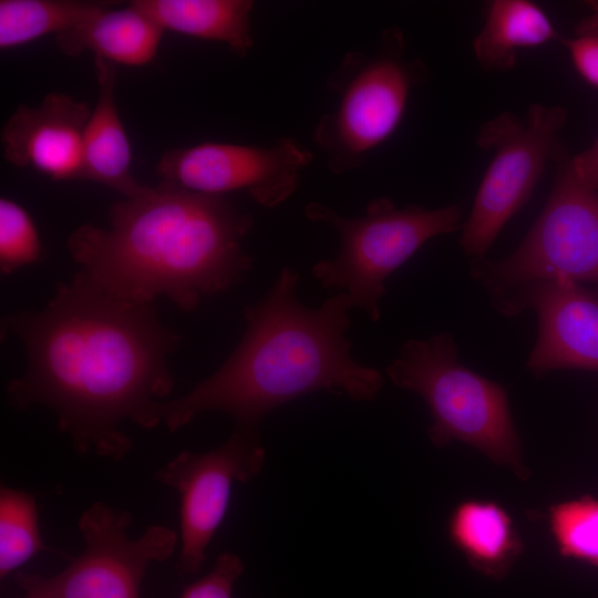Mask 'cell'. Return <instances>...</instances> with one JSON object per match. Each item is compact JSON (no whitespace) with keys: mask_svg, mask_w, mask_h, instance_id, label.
Masks as SVG:
<instances>
[{"mask_svg":"<svg viewBox=\"0 0 598 598\" xmlns=\"http://www.w3.org/2000/svg\"><path fill=\"white\" fill-rule=\"evenodd\" d=\"M567 163L575 177L598 188V138L590 147L574 156Z\"/></svg>","mask_w":598,"mask_h":598,"instance_id":"d4e9b609","label":"cell"},{"mask_svg":"<svg viewBox=\"0 0 598 598\" xmlns=\"http://www.w3.org/2000/svg\"><path fill=\"white\" fill-rule=\"evenodd\" d=\"M41 551L61 554L48 547L41 537L38 507L33 496L24 491L0 488V578Z\"/></svg>","mask_w":598,"mask_h":598,"instance_id":"ffe728a7","label":"cell"},{"mask_svg":"<svg viewBox=\"0 0 598 598\" xmlns=\"http://www.w3.org/2000/svg\"><path fill=\"white\" fill-rule=\"evenodd\" d=\"M3 327L28 354L24 374L7 385L9 404L49 408L76 453L118 461L132 446L124 422L162 423L159 403L174 388L167 358L181 336L152 305L107 292L79 271L45 308L12 313Z\"/></svg>","mask_w":598,"mask_h":598,"instance_id":"6da1fadb","label":"cell"},{"mask_svg":"<svg viewBox=\"0 0 598 598\" xmlns=\"http://www.w3.org/2000/svg\"><path fill=\"white\" fill-rule=\"evenodd\" d=\"M298 281L297 270L282 268L268 293L244 308L245 334L225 363L187 394L159 403L169 431L206 411L225 412L235 427L258 431L276 408L321 390L355 401L378 395L382 374L351 355L349 296L306 307L297 298Z\"/></svg>","mask_w":598,"mask_h":598,"instance_id":"7a4b0ae2","label":"cell"},{"mask_svg":"<svg viewBox=\"0 0 598 598\" xmlns=\"http://www.w3.org/2000/svg\"><path fill=\"white\" fill-rule=\"evenodd\" d=\"M265 460L258 431L235 427L223 445L206 452L183 451L155 473L158 482L179 495V575L200 571L226 515L233 485L256 477Z\"/></svg>","mask_w":598,"mask_h":598,"instance_id":"30bf717a","label":"cell"},{"mask_svg":"<svg viewBox=\"0 0 598 598\" xmlns=\"http://www.w3.org/2000/svg\"><path fill=\"white\" fill-rule=\"evenodd\" d=\"M24 598H31V597H27V596H25Z\"/></svg>","mask_w":598,"mask_h":598,"instance_id":"4316f807","label":"cell"},{"mask_svg":"<svg viewBox=\"0 0 598 598\" xmlns=\"http://www.w3.org/2000/svg\"><path fill=\"white\" fill-rule=\"evenodd\" d=\"M92 114L89 103L62 92L40 105L20 104L1 130L3 157L53 181L84 179L83 141Z\"/></svg>","mask_w":598,"mask_h":598,"instance_id":"4fadbf2b","label":"cell"},{"mask_svg":"<svg viewBox=\"0 0 598 598\" xmlns=\"http://www.w3.org/2000/svg\"><path fill=\"white\" fill-rule=\"evenodd\" d=\"M109 221L81 225L66 246L81 272L126 300L152 305L165 296L190 311L251 268L243 239L252 217L225 196L159 183L114 204Z\"/></svg>","mask_w":598,"mask_h":598,"instance_id":"3957f363","label":"cell"},{"mask_svg":"<svg viewBox=\"0 0 598 598\" xmlns=\"http://www.w3.org/2000/svg\"><path fill=\"white\" fill-rule=\"evenodd\" d=\"M592 10H598V2H591Z\"/></svg>","mask_w":598,"mask_h":598,"instance_id":"484cf974","label":"cell"},{"mask_svg":"<svg viewBox=\"0 0 598 598\" xmlns=\"http://www.w3.org/2000/svg\"><path fill=\"white\" fill-rule=\"evenodd\" d=\"M385 371L396 386L426 403L432 415L427 434L434 445L460 441L520 478L529 475L506 390L463 365L450 333L408 340Z\"/></svg>","mask_w":598,"mask_h":598,"instance_id":"277c9868","label":"cell"},{"mask_svg":"<svg viewBox=\"0 0 598 598\" xmlns=\"http://www.w3.org/2000/svg\"><path fill=\"white\" fill-rule=\"evenodd\" d=\"M94 69L99 95L84 133V179L131 198L146 186L132 175L131 144L115 104L116 69L97 56H94Z\"/></svg>","mask_w":598,"mask_h":598,"instance_id":"5bb4252c","label":"cell"},{"mask_svg":"<svg viewBox=\"0 0 598 598\" xmlns=\"http://www.w3.org/2000/svg\"><path fill=\"white\" fill-rule=\"evenodd\" d=\"M312 157L291 137L270 146L206 142L165 152L156 171L161 183L214 196L245 190L270 208L292 195Z\"/></svg>","mask_w":598,"mask_h":598,"instance_id":"8fae6325","label":"cell"},{"mask_svg":"<svg viewBox=\"0 0 598 598\" xmlns=\"http://www.w3.org/2000/svg\"><path fill=\"white\" fill-rule=\"evenodd\" d=\"M548 526L561 556L598 567V499L582 496L549 508Z\"/></svg>","mask_w":598,"mask_h":598,"instance_id":"44dd1931","label":"cell"},{"mask_svg":"<svg viewBox=\"0 0 598 598\" xmlns=\"http://www.w3.org/2000/svg\"><path fill=\"white\" fill-rule=\"evenodd\" d=\"M566 118L567 110L560 105L533 103L525 120L505 111L481 126L478 147L495 153L462 228L460 245L465 255L484 257L507 220L528 200Z\"/></svg>","mask_w":598,"mask_h":598,"instance_id":"ba28073f","label":"cell"},{"mask_svg":"<svg viewBox=\"0 0 598 598\" xmlns=\"http://www.w3.org/2000/svg\"><path fill=\"white\" fill-rule=\"evenodd\" d=\"M164 29L131 4L110 8L55 35L58 49L76 58L84 52L111 63L148 64L156 55Z\"/></svg>","mask_w":598,"mask_h":598,"instance_id":"9a60e30c","label":"cell"},{"mask_svg":"<svg viewBox=\"0 0 598 598\" xmlns=\"http://www.w3.org/2000/svg\"><path fill=\"white\" fill-rule=\"evenodd\" d=\"M128 4L164 31L221 42L243 58L254 45L250 0H133Z\"/></svg>","mask_w":598,"mask_h":598,"instance_id":"e0dca14e","label":"cell"},{"mask_svg":"<svg viewBox=\"0 0 598 598\" xmlns=\"http://www.w3.org/2000/svg\"><path fill=\"white\" fill-rule=\"evenodd\" d=\"M561 42L577 72L598 89V10L579 21L574 35Z\"/></svg>","mask_w":598,"mask_h":598,"instance_id":"cb8c5ba5","label":"cell"},{"mask_svg":"<svg viewBox=\"0 0 598 598\" xmlns=\"http://www.w3.org/2000/svg\"><path fill=\"white\" fill-rule=\"evenodd\" d=\"M559 39L543 9L528 0H495L473 41L478 64L487 71L512 70L517 51Z\"/></svg>","mask_w":598,"mask_h":598,"instance_id":"ac0fdd59","label":"cell"},{"mask_svg":"<svg viewBox=\"0 0 598 598\" xmlns=\"http://www.w3.org/2000/svg\"><path fill=\"white\" fill-rule=\"evenodd\" d=\"M447 532L471 567L493 579L504 578L523 550L511 515L495 502L458 503L451 513Z\"/></svg>","mask_w":598,"mask_h":598,"instance_id":"2e32d148","label":"cell"},{"mask_svg":"<svg viewBox=\"0 0 598 598\" xmlns=\"http://www.w3.org/2000/svg\"><path fill=\"white\" fill-rule=\"evenodd\" d=\"M470 272L492 302L555 278L594 283L598 293V188L575 177L566 161L522 244L498 260L472 258Z\"/></svg>","mask_w":598,"mask_h":598,"instance_id":"52a82bcc","label":"cell"},{"mask_svg":"<svg viewBox=\"0 0 598 598\" xmlns=\"http://www.w3.org/2000/svg\"><path fill=\"white\" fill-rule=\"evenodd\" d=\"M309 220L323 223L339 235L336 257L318 261L312 275L324 288L343 290L354 307L378 321L384 281L427 240L458 228L462 209L448 205L427 209L416 205L399 208L388 197L371 200L359 217H346L319 203L305 208Z\"/></svg>","mask_w":598,"mask_h":598,"instance_id":"8992f818","label":"cell"},{"mask_svg":"<svg viewBox=\"0 0 598 598\" xmlns=\"http://www.w3.org/2000/svg\"><path fill=\"white\" fill-rule=\"evenodd\" d=\"M243 571L241 558L234 553L224 551L205 576L183 590L181 598H233L234 587Z\"/></svg>","mask_w":598,"mask_h":598,"instance_id":"603a6c76","label":"cell"},{"mask_svg":"<svg viewBox=\"0 0 598 598\" xmlns=\"http://www.w3.org/2000/svg\"><path fill=\"white\" fill-rule=\"evenodd\" d=\"M116 4L86 0H0V49L17 48L50 33L58 35Z\"/></svg>","mask_w":598,"mask_h":598,"instance_id":"d6986e66","label":"cell"},{"mask_svg":"<svg viewBox=\"0 0 598 598\" xmlns=\"http://www.w3.org/2000/svg\"><path fill=\"white\" fill-rule=\"evenodd\" d=\"M42 246L28 212L14 200L0 199V270L9 275L39 260Z\"/></svg>","mask_w":598,"mask_h":598,"instance_id":"7402d4cb","label":"cell"},{"mask_svg":"<svg viewBox=\"0 0 598 598\" xmlns=\"http://www.w3.org/2000/svg\"><path fill=\"white\" fill-rule=\"evenodd\" d=\"M404 49L401 30L391 27L372 52L349 51L329 75L336 104L320 117L312 140L333 174L364 165L396 130L411 91L425 81L424 63L406 59Z\"/></svg>","mask_w":598,"mask_h":598,"instance_id":"5b68a950","label":"cell"},{"mask_svg":"<svg viewBox=\"0 0 598 598\" xmlns=\"http://www.w3.org/2000/svg\"><path fill=\"white\" fill-rule=\"evenodd\" d=\"M130 523L128 512L92 504L78 522L83 551L53 576L18 573L17 585L31 598H140L147 567L167 560L178 538L159 525L131 538Z\"/></svg>","mask_w":598,"mask_h":598,"instance_id":"9c48e42d","label":"cell"},{"mask_svg":"<svg viewBox=\"0 0 598 598\" xmlns=\"http://www.w3.org/2000/svg\"><path fill=\"white\" fill-rule=\"evenodd\" d=\"M505 316L535 311L538 336L527 360L536 378L555 370L598 371V293L565 278L526 285L493 302Z\"/></svg>","mask_w":598,"mask_h":598,"instance_id":"7c38bea8","label":"cell"}]
</instances>
